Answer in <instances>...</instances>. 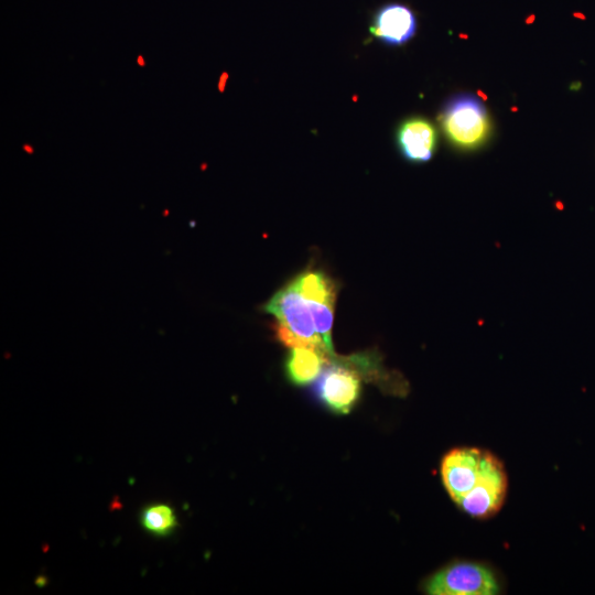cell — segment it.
Returning <instances> with one entry per match:
<instances>
[{
  "label": "cell",
  "mask_w": 595,
  "mask_h": 595,
  "mask_svg": "<svg viewBox=\"0 0 595 595\" xmlns=\"http://www.w3.org/2000/svg\"><path fill=\"white\" fill-rule=\"evenodd\" d=\"M443 484L453 499L473 517H487L502 505L507 478L501 463L486 451L455 448L441 463Z\"/></svg>",
  "instance_id": "6da1fadb"
},
{
  "label": "cell",
  "mask_w": 595,
  "mask_h": 595,
  "mask_svg": "<svg viewBox=\"0 0 595 595\" xmlns=\"http://www.w3.org/2000/svg\"><path fill=\"white\" fill-rule=\"evenodd\" d=\"M440 120L448 141L461 149H476L490 134L491 126L486 108L472 95H459L451 99Z\"/></svg>",
  "instance_id": "7a4b0ae2"
},
{
  "label": "cell",
  "mask_w": 595,
  "mask_h": 595,
  "mask_svg": "<svg viewBox=\"0 0 595 595\" xmlns=\"http://www.w3.org/2000/svg\"><path fill=\"white\" fill-rule=\"evenodd\" d=\"M425 591L432 595H493L498 593L499 585L488 567L458 562L433 574L425 583Z\"/></svg>",
  "instance_id": "3957f363"
},
{
  "label": "cell",
  "mask_w": 595,
  "mask_h": 595,
  "mask_svg": "<svg viewBox=\"0 0 595 595\" xmlns=\"http://www.w3.org/2000/svg\"><path fill=\"white\" fill-rule=\"evenodd\" d=\"M318 399L333 412L346 414L357 403L361 392V376L358 371L357 356L332 363L317 383Z\"/></svg>",
  "instance_id": "277c9868"
},
{
  "label": "cell",
  "mask_w": 595,
  "mask_h": 595,
  "mask_svg": "<svg viewBox=\"0 0 595 595\" xmlns=\"http://www.w3.org/2000/svg\"><path fill=\"white\" fill-rule=\"evenodd\" d=\"M321 304L300 295L289 282L263 305V311L274 315L294 334L326 346L316 331V314Z\"/></svg>",
  "instance_id": "5b68a950"
},
{
  "label": "cell",
  "mask_w": 595,
  "mask_h": 595,
  "mask_svg": "<svg viewBox=\"0 0 595 595\" xmlns=\"http://www.w3.org/2000/svg\"><path fill=\"white\" fill-rule=\"evenodd\" d=\"M413 11L402 3H388L377 10L370 25L371 34L388 45H402L415 33Z\"/></svg>",
  "instance_id": "8992f818"
},
{
  "label": "cell",
  "mask_w": 595,
  "mask_h": 595,
  "mask_svg": "<svg viewBox=\"0 0 595 595\" xmlns=\"http://www.w3.org/2000/svg\"><path fill=\"white\" fill-rule=\"evenodd\" d=\"M436 139L434 126L421 117L404 120L397 130V144L402 155L415 163L426 162L432 158Z\"/></svg>",
  "instance_id": "52a82bcc"
},
{
  "label": "cell",
  "mask_w": 595,
  "mask_h": 595,
  "mask_svg": "<svg viewBox=\"0 0 595 595\" xmlns=\"http://www.w3.org/2000/svg\"><path fill=\"white\" fill-rule=\"evenodd\" d=\"M332 354L310 347L291 348L285 360L288 379L295 386H306L314 381L329 361Z\"/></svg>",
  "instance_id": "ba28073f"
},
{
  "label": "cell",
  "mask_w": 595,
  "mask_h": 595,
  "mask_svg": "<svg viewBox=\"0 0 595 595\" xmlns=\"http://www.w3.org/2000/svg\"><path fill=\"white\" fill-rule=\"evenodd\" d=\"M290 284L306 300L334 305L336 286L334 282L318 270H305L298 274Z\"/></svg>",
  "instance_id": "9c48e42d"
},
{
  "label": "cell",
  "mask_w": 595,
  "mask_h": 595,
  "mask_svg": "<svg viewBox=\"0 0 595 595\" xmlns=\"http://www.w3.org/2000/svg\"><path fill=\"white\" fill-rule=\"evenodd\" d=\"M140 524L150 534L169 537L178 526L174 509L167 504H151L140 513Z\"/></svg>",
  "instance_id": "30bf717a"
},
{
  "label": "cell",
  "mask_w": 595,
  "mask_h": 595,
  "mask_svg": "<svg viewBox=\"0 0 595 595\" xmlns=\"http://www.w3.org/2000/svg\"><path fill=\"white\" fill-rule=\"evenodd\" d=\"M137 63L142 67L145 65V61L143 60L141 55L137 57Z\"/></svg>",
  "instance_id": "8fae6325"
},
{
  "label": "cell",
  "mask_w": 595,
  "mask_h": 595,
  "mask_svg": "<svg viewBox=\"0 0 595 595\" xmlns=\"http://www.w3.org/2000/svg\"><path fill=\"white\" fill-rule=\"evenodd\" d=\"M23 150H25L29 153H33V148L30 144H24Z\"/></svg>",
  "instance_id": "7c38bea8"
}]
</instances>
